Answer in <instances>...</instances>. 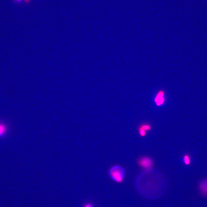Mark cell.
Wrapping results in <instances>:
<instances>
[{"label": "cell", "instance_id": "1", "mask_svg": "<svg viewBox=\"0 0 207 207\" xmlns=\"http://www.w3.org/2000/svg\"><path fill=\"white\" fill-rule=\"evenodd\" d=\"M125 171L121 166L115 165L112 166L109 171V175L113 181L117 183H121L123 181L125 176Z\"/></svg>", "mask_w": 207, "mask_h": 207}, {"label": "cell", "instance_id": "2", "mask_svg": "<svg viewBox=\"0 0 207 207\" xmlns=\"http://www.w3.org/2000/svg\"><path fill=\"white\" fill-rule=\"evenodd\" d=\"M139 165L143 168L150 169L153 164L152 160L147 157H143L140 158L138 161Z\"/></svg>", "mask_w": 207, "mask_h": 207}, {"label": "cell", "instance_id": "3", "mask_svg": "<svg viewBox=\"0 0 207 207\" xmlns=\"http://www.w3.org/2000/svg\"><path fill=\"white\" fill-rule=\"evenodd\" d=\"M199 189L204 195H207V178L202 180L199 184Z\"/></svg>", "mask_w": 207, "mask_h": 207}, {"label": "cell", "instance_id": "4", "mask_svg": "<svg viewBox=\"0 0 207 207\" xmlns=\"http://www.w3.org/2000/svg\"><path fill=\"white\" fill-rule=\"evenodd\" d=\"M164 92L160 91L157 94L155 98V101L157 106H159L162 104L164 101Z\"/></svg>", "mask_w": 207, "mask_h": 207}, {"label": "cell", "instance_id": "5", "mask_svg": "<svg viewBox=\"0 0 207 207\" xmlns=\"http://www.w3.org/2000/svg\"><path fill=\"white\" fill-rule=\"evenodd\" d=\"M7 131V127L4 123L0 122V137L5 135Z\"/></svg>", "mask_w": 207, "mask_h": 207}, {"label": "cell", "instance_id": "6", "mask_svg": "<svg viewBox=\"0 0 207 207\" xmlns=\"http://www.w3.org/2000/svg\"><path fill=\"white\" fill-rule=\"evenodd\" d=\"M151 129V126L150 125L147 124H143L140 127L139 131L146 132V131L150 130Z\"/></svg>", "mask_w": 207, "mask_h": 207}, {"label": "cell", "instance_id": "7", "mask_svg": "<svg viewBox=\"0 0 207 207\" xmlns=\"http://www.w3.org/2000/svg\"><path fill=\"white\" fill-rule=\"evenodd\" d=\"M183 161L186 165H189L191 162V160L189 156L187 154L185 155L183 157Z\"/></svg>", "mask_w": 207, "mask_h": 207}, {"label": "cell", "instance_id": "8", "mask_svg": "<svg viewBox=\"0 0 207 207\" xmlns=\"http://www.w3.org/2000/svg\"><path fill=\"white\" fill-rule=\"evenodd\" d=\"M84 207H93V206L91 204L88 203L85 204Z\"/></svg>", "mask_w": 207, "mask_h": 207}, {"label": "cell", "instance_id": "9", "mask_svg": "<svg viewBox=\"0 0 207 207\" xmlns=\"http://www.w3.org/2000/svg\"><path fill=\"white\" fill-rule=\"evenodd\" d=\"M15 0L17 2H20L21 1V0Z\"/></svg>", "mask_w": 207, "mask_h": 207}]
</instances>
